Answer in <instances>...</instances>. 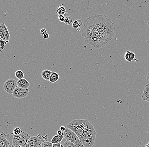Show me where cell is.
Segmentation results:
<instances>
[{"mask_svg":"<svg viewBox=\"0 0 149 147\" xmlns=\"http://www.w3.org/2000/svg\"><path fill=\"white\" fill-rule=\"evenodd\" d=\"M81 34L85 42L95 48H102L107 45L96 27L92 16L84 21Z\"/></svg>","mask_w":149,"mask_h":147,"instance_id":"6da1fadb","label":"cell"},{"mask_svg":"<svg viewBox=\"0 0 149 147\" xmlns=\"http://www.w3.org/2000/svg\"><path fill=\"white\" fill-rule=\"evenodd\" d=\"M92 17L103 40L109 44L115 36L116 29L112 21L104 15L94 14Z\"/></svg>","mask_w":149,"mask_h":147,"instance_id":"7a4b0ae2","label":"cell"},{"mask_svg":"<svg viewBox=\"0 0 149 147\" xmlns=\"http://www.w3.org/2000/svg\"><path fill=\"white\" fill-rule=\"evenodd\" d=\"M93 126V125L86 119H76L71 122L67 125V128L74 132L79 137L84 132Z\"/></svg>","mask_w":149,"mask_h":147,"instance_id":"3957f363","label":"cell"},{"mask_svg":"<svg viewBox=\"0 0 149 147\" xmlns=\"http://www.w3.org/2000/svg\"><path fill=\"white\" fill-rule=\"evenodd\" d=\"M96 134L93 126L84 132L79 138L84 147H92L95 144Z\"/></svg>","mask_w":149,"mask_h":147,"instance_id":"277c9868","label":"cell"},{"mask_svg":"<svg viewBox=\"0 0 149 147\" xmlns=\"http://www.w3.org/2000/svg\"><path fill=\"white\" fill-rule=\"evenodd\" d=\"M30 138V135L28 133L22 132L19 135H14L12 146L15 147H26Z\"/></svg>","mask_w":149,"mask_h":147,"instance_id":"5b68a950","label":"cell"},{"mask_svg":"<svg viewBox=\"0 0 149 147\" xmlns=\"http://www.w3.org/2000/svg\"><path fill=\"white\" fill-rule=\"evenodd\" d=\"M64 137L67 141L73 143L78 147H84L78 135L70 128H66L64 132Z\"/></svg>","mask_w":149,"mask_h":147,"instance_id":"8992f818","label":"cell"},{"mask_svg":"<svg viewBox=\"0 0 149 147\" xmlns=\"http://www.w3.org/2000/svg\"><path fill=\"white\" fill-rule=\"evenodd\" d=\"M3 86L5 92L11 94L17 87V81L13 79H9L4 83Z\"/></svg>","mask_w":149,"mask_h":147,"instance_id":"52a82bcc","label":"cell"},{"mask_svg":"<svg viewBox=\"0 0 149 147\" xmlns=\"http://www.w3.org/2000/svg\"><path fill=\"white\" fill-rule=\"evenodd\" d=\"M29 93V89L20 88L17 86L14 90L12 95L16 98L21 99L27 96Z\"/></svg>","mask_w":149,"mask_h":147,"instance_id":"ba28073f","label":"cell"},{"mask_svg":"<svg viewBox=\"0 0 149 147\" xmlns=\"http://www.w3.org/2000/svg\"><path fill=\"white\" fill-rule=\"evenodd\" d=\"M43 143L40 134L36 137H31L28 141L26 147H38Z\"/></svg>","mask_w":149,"mask_h":147,"instance_id":"9c48e42d","label":"cell"},{"mask_svg":"<svg viewBox=\"0 0 149 147\" xmlns=\"http://www.w3.org/2000/svg\"><path fill=\"white\" fill-rule=\"evenodd\" d=\"M6 136V135L4 133H1L0 137V147H9L10 146V142L7 139Z\"/></svg>","mask_w":149,"mask_h":147,"instance_id":"30bf717a","label":"cell"},{"mask_svg":"<svg viewBox=\"0 0 149 147\" xmlns=\"http://www.w3.org/2000/svg\"><path fill=\"white\" fill-rule=\"evenodd\" d=\"M141 98L143 101H146L149 103V82L147 83L144 87L143 94L141 95Z\"/></svg>","mask_w":149,"mask_h":147,"instance_id":"8fae6325","label":"cell"},{"mask_svg":"<svg viewBox=\"0 0 149 147\" xmlns=\"http://www.w3.org/2000/svg\"><path fill=\"white\" fill-rule=\"evenodd\" d=\"M29 83L26 79H23L18 80L17 81V85L18 87L20 88H24V89H28L30 86Z\"/></svg>","mask_w":149,"mask_h":147,"instance_id":"7c38bea8","label":"cell"},{"mask_svg":"<svg viewBox=\"0 0 149 147\" xmlns=\"http://www.w3.org/2000/svg\"><path fill=\"white\" fill-rule=\"evenodd\" d=\"M124 57L126 61L128 62H131L135 59L136 54L135 53L132 52L130 51H127L125 54Z\"/></svg>","mask_w":149,"mask_h":147,"instance_id":"4fadbf2b","label":"cell"},{"mask_svg":"<svg viewBox=\"0 0 149 147\" xmlns=\"http://www.w3.org/2000/svg\"><path fill=\"white\" fill-rule=\"evenodd\" d=\"M52 71L48 70H45L42 72V76L44 79L46 81H49Z\"/></svg>","mask_w":149,"mask_h":147,"instance_id":"5bb4252c","label":"cell"},{"mask_svg":"<svg viewBox=\"0 0 149 147\" xmlns=\"http://www.w3.org/2000/svg\"><path fill=\"white\" fill-rule=\"evenodd\" d=\"M65 137L63 135H56L54 136L51 139V142L52 144H57L59 143L63 140V138Z\"/></svg>","mask_w":149,"mask_h":147,"instance_id":"9a60e30c","label":"cell"},{"mask_svg":"<svg viewBox=\"0 0 149 147\" xmlns=\"http://www.w3.org/2000/svg\"><path fill=\"white\" fill-rule=\"evenodd\" d=\"M59 79V75L55 72H52L49 82L51 83H55Z\"/></svg>","mask_w":149,"mask_h":147,"instance_id":"2e32d148","label":"cell"},{"mask_svg":"<svg viewBox=\"0 0 149 147\" xmlns=\"http://www.w3.org/2000/svg\"><path fill=\"white\" fill-rule=\"evenodd\" d=\"M56 12L59 15H64L66 13V10L65 7L61 6H58Z\"/></svg>","mask_w":149,"mask_h":147,"instance_id":"e0dca14e","label":"cell"},{"mask_svg":"<svg viewBox=\"0 0 149 147\" xmlns=\"http://www.w3.org/2000/svg\"><path fill=\"white\" fill-rule=\"evenodd\" d=\"M1 38L3 40L8 41H9V39H10V35L8 30L6 31H4L1 34Z\"/></svg>","mask_w":149,"mask_h":147,"instance_id":"ac0fdd59","label":"cell"},{"mask_svg":"<svg viewBox=\"0 0 149 147\" xmlns=\"http://www.w3.org/2000/svg\"><path fill=\"white\" fill-rule=\"evenodd\" d=\"M82 22L80 20H75L72 23V27L74 29H78L79 28H81V26H82Z\"/></svg>","mask_w":149,"mask_h":147,"instance_id":"d6986e66","label":"cell"},{"mask_svg":"<svg viewBox=\"0 0 149 147\" xmlns=\"http://www.w3.org/2000/svg\"><path fill=\"white\" fill-rule=\"evenodd\" d=\"M15 76L19 80L24 78V72L21 70H18L15 72Z\"/></svg>","mask_w":149,"mask_h":147,"instance_id":"ffe728a7","label":"cell"},{"mask_svg":"<svg viewBox=\"0 0 149 147\" xmlns=\"http://www.w3.org/2000/svg\"><path fill=\"white\" fill-rule=\"evenodd\" d=\"M61 147H78L73 143L69 142V141H65L64 143L61 145Z\"/></svg>","mask_w":149,"mask_h":147,"instance_id":"44dd1931","label":"cell"},{"mask_svg":"<svg viewBox=\"0 0 149 147\" xmlns=\"http://www.w3.org/2000/svg\"><path fill=\"white\" fill-rule=\"evenodd\" d=\"M23 131L21 130V128L17 127L14 128L13 131V134H14V135L17 136L20 134Z\"/></svg>","mask_w":149,"mask_h":147,"instance_id":"7402d4cb","label":"cell"},{"mask_svg":"<svg viewBox=\"0 0 149 147\" xmlns=\"http://www.w3.org/2000/svg\"><path fill=\"white\" fill-rule=\"evenodd\" d=\"M72 19L71 17L70 16H67L65 17L64 23H65V24H66V25H70V24L72 23Z\"/></svg>","mask_w":149,"mask_h":147,"instance_id":"603a6c76","label":"cell"},{"mask_svg":"<svg viewBox=\"0 0 149 147\" xmlns=\"http://www.w3.org/2000/svg\"><path fill=\"white\" fill-rule=\"evenodd\" d=\"M42 147H53V144L51 142L47 141L42 144Z\"/></svg>","mask_w":149,"mask_h":147,"instance_id":"cb8c5ba5","label":"cell"},{"mask_svg":"<svg viewBox=\"0 0 149 147\" xmlns=\"http://www.w3.org/2000/svg\"><path fill=\"white\" fill-rule=\"evenodd\" d=\"M58 18L61 22H64L65 17L64 15H60L58 16Z\"/></svg>","mask_w":149,"mask_h":147,"instance_id":"d4e9b609","label":"cell"},{"mask_svg":"<svg viewBox=\"0 0 149 147\" xmlns=\"http://www.w3.org/2000/svg\"><path fill=\"white\" fill-rule=\"evenodd\" d=\"M46 33H47V31L45 29H42L40 30L41 34L43 36Z\"/></svg>","mask_w":149,"mask_h":147,"instance_id":"484cf974","label":"cell"},{"mask_svg":"<svg viewBox=\"0 0 149 147\" xmlns=\"http://www.w3.org/2000/svg\"><path fill=\"white\" fill-rule=\"evenodd\" d=\"M57 135H58L64 136V132H62L61 130H58L57 131Z\"/></svg>","mask_w":149,"mask_h":147,"instance_id":"4316f807","label":"cell"},{"mask_svg":"<svg viewBox=\"0 0 149 147\" xmlns=\"http://www.w3.org/2000/svg\"><path fill=\"white\" fill-rule=\"evenodd\" d=\"M53 147H61V145L60 143L53 144Z\"/></svg>","mask_w":149,"mask_h":147,"instance_id":"83f0119b","label":"cell"},{"mask_svg":"<svg viewBox=\"0 0 149 147\" xmlns=\"http://www.w3.org/2000/svg\"><path fill=\"white\" fill-rule=\"evenodd\" d=\"M49 34H48V33H45V34H44V35L43 36V38H44V39H48V38H49Z\"/></svg>","mask_w":149,"mask_h":147,"instance_id":"f1b7e54d","label":"cell"},{"mask_svg":"<svg viewBox=\"0 0 149 147\" xmlns=\"http://www.w3.org/2000/svg\"><path fill=\"white\" fill-rule=\"evenodd\" d=\"M60 130H61L62 132H65V130H66V128H65V126H61V127H60Z\"/></svg>","mask_w":149,"mask_h":147,"instance_id":"f546056e","label":"cell"},{"mask_svg":"<svg viewBox=\"0 0 149 147\" xmlns=\"http://www.w3.org/2000/svg\"><path fill=\"white\" fill-rule=\"evenodd\" d=\"M147 80L149 81V72L148 73V75H147Z\"/></svg>","mask_w":149,"mask_h":147,"instance_id":"4dcf8cb0","label":"cell"},{"mask_svg":"<svg viewBox=\"0 0 149 147\" xmlns=\"http://www.w3.org/2000/svg\"><path fill=\"white\" fill-rule=\"evenodd\" d=\"M77 29V30L78 31H80L81 30V28H79L77 29Z\"/></svg>","mask_w":149,"mask_h":147,"instance_id":"1f68e13d","label":"cell"},{"mask_svg":"<svg viewBox=\"0 0 149 147\" xmlns=\"http://www.w3.org/2000/svg\"><path fill=\"white\" fill-rule=\"evenodd\" d=\"M42 145H40V146H39L38 147H42Z\"/></svg>","mask_w":149,"mask_h":147,"instance_id":"d6a6232c","label":"cell"},{"mask_svg":"<svg viewBox=\"0 0 149 147\" xmlns=\"http://www.w3.org/2000/svg\"><path fill=\"white\" fill-rule=\"evenodd\" d=\"M12 147H14V146H12Z\"/></svg>","mask_w":149,"mask_h":147,"instance_id":"836d02e7","label":"cell"}]
</instances>
